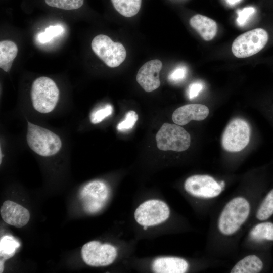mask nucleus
Here are the masks:
<instances>
[{
  "label": "nucleus",
  "mask_w": 273,
  "mask_h": 273,
  "mask_svg": "<svg viewBox=\"0 0 273 273\" xmlns=\"http://www.w3.org/2000/svg\"><path fill=\"white\" fill-rule=\"evenodd\" d=\"M250 136L248 123L244 119L235 118L228 124L223 132L221 145L225 151L239 152L247 146Z\"/></svg>",
  "instance_id": "nucleus-7"
},
{
  "label": "nucleus",
  "mask_w": 273,
  "mask_h": 273,
  "mask_svg": "<svg viewBox=\"0 0 273 273\" xmlns=\"http://www.w3.org/2000/svg\"><path fill=\"white\" fill-rule=\"evenodd\" d=\"M273 214V189L266 195L259 206L256 217L259 220H265Z\"/></svg>",
  "instance_id": "nucleus-22"
},
{
  "label": "nucleus",
  "mask_w": 273,
  "mask_h": 273,
  "mask_svg": "<svg viewBox=\"0 0 273 273\" xmlns=\"http://www.w3.org/2000/svg\"><path fill=\"white\" fill-rule=\"evenodd\" d=\"M18 241L12 236L5 235L0 240L1 259L6 260L13 257L20 247Z\"/></svg>",
  "instance_id": "nucleus-20"
},
{
  "label": "nucleus",
  "mask_w": 273,
  "mask_h": 273,
  "mask_svg": "<svg viewBox=\"0 0 273 273\" xmlns=\"http://www.w3.org/2000/svg\"><path fill=\"white\" fill-rule=\"evenodd\" d=\"M188 268L187 261L175 257L158 258L152 263V269L156 273H184Z\"/></svg>",
  "instance_id": "nucleus-15"
},
{
  "label": "nucleus",
  "mask_w": 273,
  "mask_h": 273,
  "mask_svg": "<svg viewBox=\"0 0 273 273\" xmlns=\"http://www.w3.org/2000/svg\"><path fill=\"white\" fill-rule=\"evenodd\" d=\"M116 248L109 244H102L93 241L82 247L81 256L88 265L94 267L105 266L112 263L117 256Z\"/></svg>",
  "instance_id": "nucleus-10"
},
{
  "label": "nucleus",
  "mask_w": 273,
  "mask_h": 273,
  "mask_svg": "<svg viewBox=\"0 0 273 273\" xmlns=\"http://www.w3.org/2000/svg\"><path fill=\"white\" fill-rule=\"evenodd\" d=\"M138 119L137 113L132 110L129 111L125 114L124 119L118 124L117 128L119 131H126L131 129Z\"/></svg>",
  "instance_id": "nucleus-25"
},
{
  "label": "nucleus",
  "mask_w": 273,
  "mask_h": 273,
  "mask_svg": "<svg viewBox=\"0 0 273 273\" xmlns=\"http://www.w3.org/2000/svg\"><path fill=\"white\" fill-rule=\"evenodd\" d=\"M156 140L160 150L182 152L190 147L191 136L180 125L165 123L157 132Z\"/></svg>",
  "instance_id": "nucleus-4"
},
{
  "label": "nucleus",
  "mask_w": 273,
  "mask_h": 273,
  "mask_svg": "<svg viewBox=\"0 0 273 273\" xmlns=\"http://www.w3.org/2000/svg\"><path fill=\"white\" fill-rule=\"evenodd\" d=\"M113 107L110 104L105 105L94 112L90 115V122L94 124L99 123L112 114Z\"/></svg>",
  "instance_id": "nucleus-26"
},
{
  "label": "nucleus",
  "mask_w": 273,
  "mask_h": 273,
  "mask_svg": "<svg viewBox=\"0 0 273 273\" xmlns=\"http://www.w3.org/2000/svg\"><path fill=\"white\" fill-rule=\"evenodd\" d=\"M18 51V47L15 42L8 40L1 41L0 67L4 71H10Z\"/></svg>",
  "instance_id": "nucleus-17"
},
{
  "label": "nucleus",
  "mask_w": 273,
  "mask_h": 273,
  "mask_svg": "<svg viewBox=\"0 0 273 273\" xmlns=\"http://www.w3.org/2000/svg\"><path fill=\"white\" fill-rule=\"evenodd\" d=\"M64 29L61 25H51L46 28L44 32L40 33L38 35V40L42 43L50 41L56 36L62 34Z\"/></svg>",
  "instance_id": "nucleus-24"
},
{
  "label": "nucleus",
  "mask_w": 273,
  "mask_h": 273,
  "mask_svg": "<svg viewBox=\"0 0 273 273\" xmlns=\"http://www.w3.org/2000/svg\"><path fill=\"white\" fill-rule=\"evenodd\" d=\"M254 11V10L252 8H247L243 9L238 14L237 19L238 24L240 26L244 25Z\"/></svg>",
  "instance_id": "nucleus-29"
},
{
  "label": "nucleus",
  "mask_w": 273,
  "mask_h": 273,
  "mask_svg": "<svg viewBox=\"0 0 273 273\" xmlns=\"http://www.w3.org/2000/svg\"><path fill=\"white\" fill-rule=\"evenodd\" d=\"M84 0H45L46 3L52 7L63 10H75L80 8Z\"/></svg>",
  "instance_id": "nucleus-23"
},
{
  "label": "nucleus",
  "mask_w": 273,
  "mask_h": 273,
  "mask_svg": "<svg viewBox=\"0 0 273 273\" xmlns=\"http://www.w3.org/2000/svg\"><path fill=\"white\" fill-rule=\"evenodd\" d=\"M162 68L161 61L154 59L147 62L139 69L136 80L146 92H152L160 86L159 74Z\"/></svg>",
  "instance_id": "nucleus-12"
},
{
  "label": "nucleus",
  "mask_w": 273,
  "mask_h": 273,
  "mask_svg": "<svg viewBox=\"0 0 273 273\" xmlns=\"http://www.w3.org/2000/svg\"><path fill=\"white\" fill-rule=\"evenodd\" d=\"M30 94L33 108L41 113L52 111L59 98V90L56 83L44 76L37 78L33 81Z\"/></svg>",
  "instance_id": "nucleus-3"
},
{
  "label": "nucleus",
  "mask_w": 273,
  "mask_h": 273,
  "mask_svg": "<svg viewBox=\"0 0 273 273\" xmlns=\"http://www.w3.org/2000/svg\"><path fill=\"white\" fill-rule=\"evenodd\" d=\"M4 260L1 259L0 260V272H2L4 268Z\"/></svg>",
  "instance_id": "nucleus-30"
},
{
  "label": "nucleus",
  "mask_w": 273,
  "mask_h": 273,
  "mask_svg": "<svg viewBox=\"0 0 273 273\" xmlns=\"http://www.w3.org/2000/svg\"><path fill=\"white\" fill-rule=\"evenodd\" d=\"M107 185L100 180H94L85 185L80 192V198L84 211L94 214L100 211L108 199Z\"/></svg>",
  "instance_id": "nucleus-9"
},
{
  "label": "nucleus",
  "mask_w": 273,
  "mask_h": 273,
  "mask_svg": "<svg viewBox=\"0 0 273 273\" xmlns=\"http://www.w3.org/2000/svg\"><path fill=\"white\" fill-rule=\"evenodd\" d=\"M187 70L183 66L178 67L173 70L169 75V81L173 82H178L183 80L187 75Z\"/></svg>",
  "instance_id": "nucleus-27"
},
{
  "label": "nucleus",
  "mask_w": 273,
  "mask_h": 273,
  "mask_svg": "<svg viewBox=\"0 0 273 273\" xmlns=\"http://www.w3.org/2000/svg\"><path fill=\"white\" fill-rule=\"evenodd\" d=\"M203 88V85L201 82H195L191 83L187 92L189 99L192 100L197 97Z\"/></svg>",
  "instance_id": "nucleus-28"
},
{
  "label": "nucleus",
  "mask_w": 273,
  "mask_h": 273,
  "mask_svg": "<svg viewBox=\"0 0 273 273\" xmlns=\"http://www.w3.org/2000/svg\"><path fill=\"white\" fill-rule=\"evenodd\" d=\"M250 211L248 201L242 197L232 199L224 206L219 216L218 227L223 235L235 233L247 220Z\"/></svg>",
  "instance_id": "nucleus-1"
},
{
  "label": "nucleus",
  "mask_w": 273,
  "mask_h": 273,
  "mask_svg": "<svg viewBox=\"0 0 273 273\" xmlns=\"http://www.w3.org/2000/svg\"><path fill=\"white\" fill-rule=\"evenodd\" d=\"M170 210L167 204L161 200H147L136 209L134 218L142 226H152L158 225L169 217Z\"/></svg>",
  "instance_id": "nucleus-8"
},
{
  "label": "nucleus",
  "mask_w": 273,
  "mask_h": 273,
  "mask_svg": "<svg viewBox=\"0 0 273 273\" xmlns=\"http://www.w3.org/2000/svg\"><path fill=\"white\" fill-rule=\"evenodd\" d=\"M91 47L96 55L109 67H118L126 58V51L123 44L114 42L106 35L95 37Z\"/></svg>",
  "instance_id": "nucleus-6"
},
{
  "label": "nucleus",
  "mask_w": 273,
  "mask_h": 273,
  "mask_svg": "<svg viewBox=\"0 0 273 273\" xmlns=\"http://www.w3.org/2000/svg\"><path fill=\"white\" fill-rule=\"evenodd\" d=\"M190 24L206 41L213 39L217 33L216 22L207 16L196 14L190 19Z\"/></svg>",
  "instance_id": "nucleus-16"
},
{
  "label": "nucleus",
  "mask_w": 273,
  "mask_h": 273,
  "mask_svg": "<svg viewBox=\"0 0 273 273\" xmlns=\"http://www.w3.org/2000/svg\"><path fill=\"white\" fill-rule=\"evenodd\" d=\"M209 113V108L204 105L187 104L177 108L172 114V119L175 124L181 126L191 120H203L207 118Z\"/></svg>",
  "instance_id": "nucleus-14"
},
{
  "label": "nucleus",
  "mask_w": 273,
  "mask_h": 273,
  "mask_svg": "<svg viewBox=\"0 0 273 273\" xmlns=\"http://www.w3.org/2000/svg\"><path fill=\"white\" fill-rule=\"evenodd\" d=\"M184 188L190 195L204 199L218 196L223 188L219 183L207 175H194L185 181Z\"/></svg>",
  "instance_id": "nucleus-11"
},
{
  "label": "nucleus",
  "mask_w": 273,
  "mask_h": 273,
  "mask_svg": "<svg viewBox=\"0 0 273 273\" xmlns=\"http://www.w3.org/2000/svg\"><path fill=\"white\" fill-rule=\"evenodd\" d=\"M116 10L126 17L135 16L139 12L142 0H111Z\"/></svg>",
  "instance_id": "nucleus-19"
},
{
  "label": "nucleus",
  "mask_w": 273,
  "mask_h": 273,
  "mask_svg": "<svg viewBox=\"0 0 273 273\" xmlns=\"http://www.w3.org/2000/svg\"><path fill=\"white\" fill-rule=\"evenodd\" d=\"M0 213L2 218L5 222L16 228L25 226L30 219V213L26 208L10 200L3 203Z\"/></svg>",
  "instance_id": "nucleus-13"
},
{
  "label": "nucleus",
  "mask_w": 273,
  "mask_h": 273,
  "mask_svg": "<svg viewBox=\"0 0 273 273\" xmlns=\"http://www.w3.org/2000/svg\"><path fill=\"white\" fill-rule=\"evenodd\" d=\"M263 266L261 259L255 255H248L239 261L233 267L231 273H258Z\"/></svg>",
  "instance_id": "nucleus-18"
},
{
  "label": "nucleus",
  "mask_w": 273,
  "mask_h": 273,
  "mask_svg": "<svg viewBox=\"0 0 273 273\" xmlns=\"http://www.w3.org/2000/svg\"><path fill=\"white\" fill-rule=\"evenodd\" d=\"M268 34L264 29L255 28L238 36L233 42L232 51L239 58H244L260 52L266 44Z\"/></svg>",
  "instance_id": "nucleus-5"
},
{
  "label": "nucleus",
  "mask_w": 273,
  "mask_h": 273,
  "mask_svg": "<svg viewBox=\"0 0 273 273\" xmlns=\"http://www.w3.org/2000/svg\"><path fill=\"white\" fill-rule=\"evenodd\" d=\"M250 236L256 241H273V223L264 222L257 224L251 229Z\"/></svg>",
  "instance_id": "nucleus-21"
},
{
  "label": "nucleus",
  "mask_w": 273,
  "mask_h": 273,
  "mask_svg": "<svg viewBox=\"0 0 273 273\" xmlns=\"http://www.w3.org/2000/svg\"><path fill=\"white\" fill-rule=\"evenodd\" d=\"M26 139L30 148L42 156L56 154L62 146V142L58 135L49 129L29 121H27Z\"/></svg>",
  "instance_id": "nucleus-2"
},
{
  "label": "nucleus",
  "mask_w": 273,
  "mask_h": 273,
  "mask_svg": "<svg viewBox=\"0 0 273 273\" xmlns=\"http://www.w3.org/2000/svg\"><path fill=\"white\" fill-rule=\"evenodd\" d=\"M240 0H227V1L230 3V4H234L236 3H237L238 2H239Z\"/></svg>",
  "instance_id": "nucleus-31"
}]
</instances>
